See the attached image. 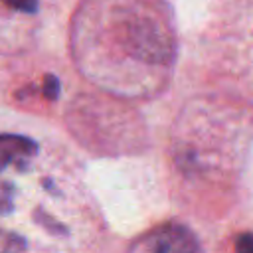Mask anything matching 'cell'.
<instances>
[{
	"label": "cell",
	"instance_id": "obj_1",
	"mask_svg": "<svg viewBox=\"0 0 253 253\" xmlns=\"http://www.w3.org/2000/svg\"><path fill=\"white\" fill-rule=\"evenodd\" d=\"M103 217L73 152L36 126H0V251H77Z\"/></svg>",
	"mask_w": 253,
	"mask_h": 253
},
{
	"label": "cell",
	"instance_id": "obj_2",
	"mask_svg": "<svg viewBox=\"0 0 253 253\" xmlns=\"http://www.w3.org/2000/svg\"><path fill=\"white\" fill-rule=\"evenodd\" d=\"M67 45L77 73L117 97L158 93L176 61V32L162 0H79Z\"/></svg>",
	"mask_w": 253,
	"mask_h": 253
},
{
	"label": "cell",
	"instance_id": "obj_3",
	"mask_svg": "<svg viewBox=\"0 0 253 253\" xmlns=\"http://www.w3.org/2000/svg\"><path fill=\"white\" fill-rule=\"evenodd\" d=\"M63 87L55 63L34 49L4 57L0 65V101L14 111L49 117L61 103Z\"/></svg>",
	"mask_w": 253,
	"mask_h": 253
},
{
	"label": "cell",
	"instance_id": "obj_4",
	"mask_svg": "<svg viewBox=\"0 0 253 253\" xmlns=\"http://www.w3.org/2000/svg\"><path fill=\"white\" fill-rule=\"evenodd\" d=\"M43 0H0V59L36 49Z\"/></svg>",
	"mask_w": 253,
	"mask_h": 253
},
{
	"label": "cell",
	"instance_id": "obj_5",
	"mask_svg": "<svg viewBox=\"0 0 253 253\" xmlns=\"http://www.w3.org/2000/svg\"><path fill=\"white\" fill-rule=\"evenodd\" d=\"M130 249H140V251H196V249H200V243L188 227H184L180 223H166V225H158L152 231L138 237L130 245Z\"/></svg>",
	"mask_w": 253,
	"mask_h": 253
},
{
	"label": "cell",
	"instance_id": "obj_6",
	"mask_svg": "<svg viewBox=\"0 0 253 253\" xmlns=\"http://www.w3.org/2000/svg\"><path fill=\"white\" fill-rule=\"evenodd\" d=\"M233 247L237 251H253V233H241V235H237Z\"/></svg>",
	"mask_w": 253,
	"mask_h": 253
}]
</instances>
